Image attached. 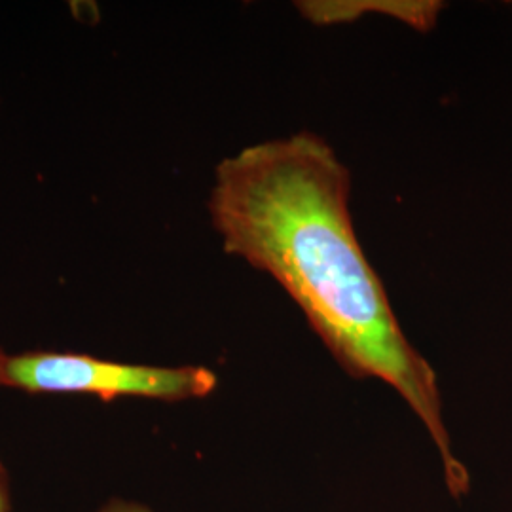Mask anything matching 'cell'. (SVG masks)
<instances>
[{
	"label": "cell",
	"instance_id": "1",
	"mask_svg": "<svg viewBox=\"0 0 512 512\" xmlns=\"http://www.w3.org/2000/svg\"><path fill=\"white\" fill-rule=\"evenodd\" d=\"M351 175L315 133L243 148L215 171L209 213L222 247L272 275L353 378L391 385L439 450L446 486L469 492L450 446L437 374L414 348L366 260L349 213Z\"/></svg>",
	"mask_w": 512,
	"mask_h": 512
},
{
	"label": "cell",
	"instance_id": "2",
	"mask_svg": "<svg viewBox=\"0 0 512 512\" xmlns=\"http://www.w3.org/2000/svg\"><path fill=\"white\" fill-rule=\"evenodd\" d=\"M217 384V374L205 366L129 365L65 351L8 355L2 372V387L27 393L93 395L103 401L141 397L179 403L203 399Z\"/></svg>",
	"mask_w": 512,
	"mask_h": 512
},
{
	"label": "cell",
	"instance_id": "3",
	"mask_svg": "<svg viewBox=\"0 0 512 512\" xmlns=\"http://www.w3.org/2000/svg\"><path fill=\"white\" fill-rule=\"evenodd\" d=\"M97 512H154L150 511L145 505L135 503V501H126V499H110L105 507H101Z\"/></svg>",
	"mask_w": 512,
	"mask_h": 512
},
{
	"label": "cell",
	"instance_id": "4",
	"mask_svg": "<svg viewBox=\"0 0 512 512\" xmlns=\"http://www.w3.org/2000/svg\"><path fill=\"white\" fill-rule=\"evenodd\" d=\"M10 511V494H8V478L0 463V512Z\"/></svg>",
	"mask_w": 512,
	"mask_h": 512
},
{
	"label": "cell",
	"instance_id": "5",
	"mask_svg": "<svg viewBox=\"0 0 512 512\" xmlns=\"http://www.w3.org/2000/svg\"><path fill=\"white\" fill-rule=\"evenodd\" d=\"M6 359H8V355L0 349V387H2V372H4V363H6Z\"/></svg>",
	"mask_w": 512,
	"mask_h": 512
}]
</instances>
